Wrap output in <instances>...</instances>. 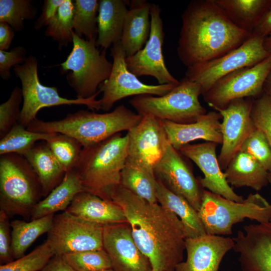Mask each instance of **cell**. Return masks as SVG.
Returning a JSON list of instances; mask_svg holds the SVG:
<instances>
[{"instance_id": "40", "label": "cell", "mask_w": 271, "mask_h": 271, "mask_svg": "<svg viewBox=\"0 0 271 271\" xmlns=\"http://www.w3.org/2000/svg\"><path fill=\"white\" fill-rule=\"evenodd\" d=\"M239 151L251 155L267 172H271V147L260 130L256 128L245 140Z\"/></svg>"}, {"instance_id": "5", "label": "cell", "mask_w": 271, "mask_h": 271, "mask_svg": "<svg viewBox=\"0 0 271 271\" xmlns=\"http://www.w3.org/2000/svg\"><path fill=\"white\" fill-rule=\"evenodd\" d=\"M43 197L39 179L24 156L8 154L0 157V209L9 217L28 219Z\"/></svg>"}, {"instance_id": "28", "label": "cell", "mask_w": 271, "mask_h": 271, "mask_svg": "<svg viewBox=\"0 0 271 271\" xmlns=\"http://www.w3.org/2000/svg\"><path fill=\"white\" fill-rule=\"evenodd\" d=\"M82 191V184L75 170L66 172L62 182L34 206L30 220L65 211L74 197Z\"/></svg>"}, {"instance_id": "20", "label": "cell", "mask_w": 271, "mask_h": 271, "mask_svg": "<svg viewBox=\"0 0 271 271\" xmlns=\"http://www.w3.org/2000/svg\"><path fill=\"white\" fill-rule=\"evenodd\" d=\"M218 144L206 142L202 144H188L178 150L193 161L204 175L198 180L202 188L213 193L236 202H242L243 197L236 194L227 183L216 155Z\"/></svg>"}, {"instance_id": "11", "label": "cell", "mask_w": 271, "mask_h": 271, "mask_svg": "<svg viewBox=\"0 0 271 271\" xmlns=\"http://www.w3.org/2000/svg\"><path fill=\"white\" fill-rule=\"evenodd\" d=\"M271 71V54L257 64L234 71L222 77L202 94L209 106L226 108L232 100L255 98L263 92L264 82Z\"/></svg>"}, {"instance_id": "24", "label": "cell", "mask_w": 271, "mask_h": 271, "mask_svg": "<svg viewBox=\"0 0 271 271\" xmlns=\"http://www.w3.org/2000/svg\"><path fill=\"white\" fill-rule=\"evenodd\" d=\"M128 6L120 41L126 57L144 47L151 31V4L146 0H131Z\"/></svg>"}, {"instance_id": "52", "label": "cell", "mask_w": 271, "mask_h": 271, "mask_svg": "<svg viewBox=\"0 0 271 271\" xmlns=\"http://www.w3.org/2000/svg\"><path fill=\"white\" fill-rule=\"evenodd\" d=\"M99 271H114V270L112 268H110V269H104V270H99Z\"/></svg>"}, {"instance_id": "12", "label": "cell", "mask_w": 271, "mask_h": 271, "mask_svg": "<svg viewBox=\"0 0 271 271\" xmlns=\"http://www.w3.org/2000/svg\"><path fill=\"white\" fill-rule=\"evenodd\" d=\"M111 56L112 67L109 77L99 86L102 92L101 109L109 111L117 101L130 96H163L177 85H149L141 81L130 72L125 63V54L120 41L112 45Z\"/></svg>"}, {"instance_id": "49", "label": "cell", "mask_w": 271, "mask_h": 271, "mask_svg": "<svg viewBox=\"0 0 271 271\" xmlns=\"http://www.w3.org/2000/svg\"><path fill=\"white\" fill-rule=\"evenodd\" d=\"M263 92L271 99V71L268 74L263 86Z\"/></svg>"}, {"instance_id": "32", "label": "cell", "mask_w": 271, "mask_h": 271, "mask_svg": "<svg viewBox=\"0 0 271 271\" xmlns=\"http://www.w3.org/2000/svg\"><path fill=\"white\" fill-rule=\"evenodd\" d=\"M54 215L31 220L11 221L12 229L11 249L15 259L24 256L26 251L41 235L50 230Z\"/></svg>"}, {"instance_id": "48", "label": "cell", "mask_w": 271, "mask_h": 271, "mask_svg": "<svg viewBox=\"0 0 271 271\" xmlns=\"http://www.w3.org/2000/svg\"><path fill=\"white\" fill-rule=\"evenodd\" d=\"M251 33L264 38L271 33V6Z\"/></svg>"}, {"instance_id": "26", "label": "cell", "mask_w": 271, "mask_h": 271, "mask_svg": "<svg viewBox=\"0 0 271 271\" xmlns=\"http://www.w3.org/2000/svg\"><path fill=\"white\" fill-rule=\"evenodd\" d=\"M267 172L249 154L238 152L224 172L227 183L236 188L248 187L260 190L268 183Z\"/></svg>"}, {"instance_id": "27", "label": "cell", "mask_w": 271, "mask_h": 271, "mask_svg": "<svg viewBox=\"0 0 271 271\" xmlns=\"http://www.w3.org/2000/svg\"><path fill=\"white\" fill-rule=\"evenodd\" d=\"M24 156L37 175L45 197L62 182L66 171L46 141L37 143Z\"/></svg>"}, {"instance_id": "4", "label": "cell", "mask_w": 271, "mask_h": 271, "mask_svg": "<svg viewBox=\"0 0 271 271\" xmlns=\"http://www.w3.org/2000/svg\"><path fill=\"white\" fill-rule=\"evenodd\" d=\"M142 117L122 104L113 111L104 113L80 110L57 120L45 121L36 118L27 128L37 132L67 134L76 139L84 147L100 142L121 131L128 132Z\"/></svg>"}, {"instance_id": "31", "label": "cell", "mask_w": 271, "mask_h": 271, "mask_svg": "<svg viewBox=\"0 0 271 271\" xmlns=\"http://www.w3.org/2000/svg\"><path fill=\"white\" fill-rule=\"evenodd\" d=\"M157 179L154 169L127 159L120 185L151 203H157Z\"/></svg>"}, {"instance_id": "17", "label": "cell", "mask_w": 271, "mask_h": 271, "mask_svg": "<svg viewBox=\"0 0 271 271\" xmlns=\"http://www.w3.org/2000/svg\"><path fill=\"white\" fill-rule=\"evenodd\" d=\"M127 134V159L153 169L170 144L163 121L150 115H143Z\"/></svg>"}, {"instance_id": "13", "label": "cell", "mask_w": 271, "mask_h": 271, "mask_svg": "<svg viewBox=\"0 0 271 271\" xmlns=\"http://www.w3.org/2000/svg\"><path fill=\"white\" fill-rule=\"evenodd\" d=\"M103 228L64 211L54 215L47 240L56 255L100 249Z\"/></svg>"}, {"instance_id": "22", "label": "cell", "mask_w": 271, "mask_h": 271, "mask_svg": "<svg viewBox=\"0 0 271 271\" xmlns=\"http://www.w3.org/2000/svg\"><path fill=\"white\" fill-rule=\"evenodd\" d=\"M220 119L221 114L214 110L206 113L193 122L178 123L164 120L163 123L169 144L178 150L198 140L221 144Z\"/></svg>"}, {"instance_id": "19", "label": "cell", "mask_w": 271, "mask_h": 271, "mask_svg": "<svg viewBox=\"0 0 271 271\" xmlns=\"http://www.w3.org/2000/svg\"><path fill=\"white\" fill-rule=\"evenodd\" d=\"M243 230L233 238L242 271H271V222L246 225Z\"/></svg>"}, {"instance_id": "47", "label": "cell", "mask_w": 271, "mask_h": 271, "mask_svg": "<svg viewBox=\"0 0 271 271\" xmlns=\"http://www.w3.org/2000/svg\"><path fill=\"white\" fill-rule=\"evenodd\" d=\"M41 271H76L61 255L53 256Z\"/></svg>"}, {"instance_id": "18", "label": "cell", "mask_w": 271, "mask_h": 271, "mask_svg": "<svg viewBox=\"0 0 271 271\" xmlns=\"http://www.w3.org/2000/svg\"><path fill=\"white\" fill-rule=\"evenodd\" d=\"M103 248L114 271H152L150 260L135 243L127 222L103 227Z\"/></svg>"}, {"instance_id": "25", "label": "cell", "mask_w": 271, "mask_h": 271, "mask_svg": "<svg viewBox=\"0 0 271 271\" xmlns=\"http://www.w3.org/2000/svg\"><path fill=\"white\" fill-rule=\"evenodd\" d=\"M129 1L100 0L97 17L96 46L106 50L119 42Z\"/></svg>"}, {"instance_id": "7", "label": "cell", "mask_w": 271, "mask_h": 271, "mask_svg": "<svg viewBox=\"0 0 271 271\" xmlns=\"http://www.w3.org/2000/svg\"><path fill=\"white\" fill-rule=\"evenodd\" d=\"M73 48L66 60L60 64L62 73L69 71L66 79L77 98H88L110 74L112 63L106 57V50H99L96 41H88L72 32Z\"/></svg>"}, {"instance_id": "29", "label": "cell", "mask_w": 271, "mask_h": 271, "mask_svg": "<svg viewBox=\"0 0 271 271\" xmlns=\"http://www.w3.org/2000/svg\"><path fill=\"white\" fill-rule=\"evenodd\" d=\"M157 179V202L180 219L186 238L196 237L206 234L198 211L184 198L170 190L160 180Z\"/></svg>"}, {"instance_id": "3", "label": "cell", "mask_w": 271, "mask_h": 271, "mask_svg": "<svg viewBox=\"0 0 271 271\" xmlns=\"http://www.w3.org/2000/svg\"><path fill=\"white\" fill-rule=\"evenodd\" d=\"M128 136L120 132L83 147L74 168L83 191L112 201L128 157Z\"/></svg>"}, {"instance_id": "10", "label": "cell", "mask_w": 271, "mask_h": 271, "mask_svg": "<svg viewBox=\"0 0 271 271\" xmlns=\"http://www.w3.org/2000/svg\"><path fill=\"white\" fill-rule=\"evenodd\" d=\"M264 37L251 33L240 46L210 61L187 67L185 77L198 84L202 95L218 80L238 69L250 67L268 57L264 47Z\"/></svg>"}, {"instance_id": "33", "label": "cell", "mask_w": 271, "mask_h": 271, "mask_svg": "<svg viewBox=\"0 0 271 271\" xmlns=\"http://www.w3.org/2000/svg\"><path fill=\"white\" fill-rule=\"evenodd\" d=\"M56 133L29 130L18 122L0 141V155L16 154L24 156L40 141H48Z\"/></svg>"}, {"instance_id": "42", "label": "cell", "mask_w": 271, "mask_h": 271, "mask_svg": "<svg viewBox=\"0 0 271 271\" xmlns=\"http://www.w3.org/2000/svg\"><path fill=\"white\" fill-rule=\"evenodd\" d=\"M251 117L255 127L263 133L271 147V99L264 92L253 98Z\"/></svg>"}, {"instance_id": "14", "label": "cell", "mask_w": 271, "mask_h": 271, "mask_svg": "<svg viewBox=\"0 0 271 271\" xmlns=\"http://www.w3.org/2000/svg\"><path fill=\"white\" fill-rule=\"evenodd\" d=\"M161 12L159 5L151 4L149 38L141 50L125 58V63L128 70L138 77L150 76L155 78L159 84L178 85L180 81L169 71L164 61V32Z\"/></svg>"}, {"instance_id": "50", "label": "cell", "mask_w": 271, "mask_h": 271, "mask_svg": "<svg viewBox=\"0 0 271 271\" xmlns=\"http://www.w3.org/2000/svg\"><path fill=\"white\" fill-rule=\"evenodd\" d=\"M263 44L265 50L271 54V33L264 38Z\"/></svg>"}, {"instance_id": "1", "label": "cell", "mask_w": 271, "mask_h": 271, "mask_svg": "<svg viewBox=\"0 0 271 271\" xmlns=\"http://www.w3.org/2000/svg\"><path fill=\"white\" fill-rule=\"evenodd\" d=\"M112 200L122 209L134 241L150 260L152 271H174L185 250L180 219L158 202H149L120 185Z\"/></svg>"}, {"instance_id": "15", "label": "cell", "mask_w": 271, "mask_h": 271, "mask_svg": "<svg viewBox=\"0 0 271 271\" xmlns=\"http://www.w3.org/2000/svg\"><path fill=\"white\" fill-rule=\"evenodd\" d=\"M253 98L232 100L224 109H216L222 116V146L218 157L219 165L225 170L245 140L256 127L251 117Z\"/></svg>"}, {"instance_id": "37", "label": "cell", "mask_w": 271, "mask_h": 271, "mask_svg": "<svg viewBox=\"0 0 271 271\" xmlns=\"http://www.w3.org/2000/svg\"><path fill=\"white\" fill-rule=\"evenodd\" d=\"M36 13L29 0L0 1V22L8 23L15 31H22L24 21L34 19Z\"/></svg>"}, {"instance_id": "2", "label": "cell", "mask_w": 271, "mask_h": 271, "mask_svg": "<svg viewBox=\"0 0 271 271\" xmlns=\"http://www.w3.org/2000/svg\"><path fill=\"white\" fill-rule=\"evenodd\" d=\"M181 19L177 51L187 67L228 53L251 34L233 24L214 0L191 1Z\"/></svg>"}, {"instance_id": "43", "label": "cell", "mask_w": 271, "mask_h": 271, "mask_svg": "<svg viewBox=\"0 0 271 271\" xmlns=\"http://www.w3.org/2000/svg\"><path fill=\"white\" fill-rule=\"evenodd\" d=\"M9 217L0 209V264L4 265L15 260L12 249V229Z\"/></svg>"}, {"instance_id": "46", "label": "cell", "mask_w": 271, "mask_h": 271, "mask_svg": "<svg viewBox=\"0 0 271 271\" xmlns=\"http://www.w3.org/2000/svg\"><path fill=\"white\" fill-rule=\"evenodd\" d=\"M15 36L14 30L7 23L0 22V50H8Z\"/></svg>"}, {"instance_id": "38", "label": "cell", "mask_w": 271, "mask_h": 271, "mask_svg": "<svg viewBox=\"0 0 271 271\" xmlns=\"http://www.w3.org/2000/svg\"><path fill=\"white\" fill-rule=\"evenodd\" d=\"M55 252L47 240L32 251L0 265V271H41L47 265Z\"/></svg>"}, {"instance_id": "9", "label": "cell", "mask_w": 271, "mask_h": 271, "mask_svg": "<svg viewBox=\"0 0 271 271\" xmlns=\"http://www.w3.org/2000/svg\"><path fill=\"white\" fill-rule=\"evenodd\" d=\"M22 84L23 104L18 123L25 127L35 119L40 109L44 107L63 105H84L94 111L101 109L100 99H96L101 93L98 91L88 98L68 99L61 97L56 87L43 85L38 73V61L33 56L28 57L25 62L13 68Z\"/></svg>"}, {"instance_id": "44", "label": "cell", "mask_w": 271, "mask_h": 271, "mask_svg": "<svg viewBox=\"0 0 271 271\" xmlns=\"http://www.w3.org/2000/svg\"><path fill=\"white\" fill-rule=\"evenodd\" d=\"M26 50L23 46H17L10 51L0 50V76L8 80L11 77V69L23 64L26 59Z\"/></svg>"}, {"instance_id": "8", "label": "cell", "mask_w": 271, "mask_h": 271, "mask_svg": "<svg viewBox=\"0 0 271 271\" xmlns=\"http://www.w3.org/2000/svg\"><path fill=\"white\" fill-rule=\"evenodd\" d=\"M200 95V85L185 76L165 95L136 96L129 103L141 116L150 115L162 121L189 123L207 113L199 100Z\"/></svg>"}, {"instance_id": "45", "label": "cell", "mask_w": 271, "mask_h": 271, "mask_svg": "<svg viewBox=\"0 0 271 271\" xmlns=\"http://www.w3.org/2000/svg\"><path fill=\"white\" fill-rule=\"evenodd\" d=\"M64 1V0H45L42 7V13L35 23V29L40 30L45 26L47 27Z\"/></svg>"}, {"instance_id": "16", "label": "cell", "mask_w": 271, "mask_h": 271, "mask_svg": "<svg viewBox=\"0 0 271 271\" xmlns=\"http://www.w3.org/2000/svg\"><path fill=\"white\" fill-rule=\"evenodd\" d=\"M154 171L157 179L168 189L184 198L199 211L204 189L178 150L169 144Z\"/></svg>"}, {"instance_id": "23", "label": "cell", "mask_w": 271, "mask_h": 271, "mask_svg": "<svg viewBox=\"0 0 271 271\" xmlns=\"http://www.w3.org/2000/svg\"><path fill=\"white\" fill-rule=\"evenodd\" d=\"M65 211L103 227L127 222L120 206L85 191L78 193Z\"/></svg>"}, {"instance_id": "21", "label": "cell", "mask_w": 271, "mask_h": 271, "mask_svg": "<svg viewBox=\"0 0 271 271\" xmlns=\"http://www.w3.org/2000/svg\"><path fill=\"white\" fill-rule=\"evenodd\" d=\"M234 246L233 238L205 234L186 238V259L177 265L174 271H218L225 255Z\"/></svg>"}, {"instance_id": "39", "label": "cell", "mask_w": 271, "mask_h": 271, "mask_svg": "<svg viewBox=\"0 0 271 271\" xmlns=\"http://www.w3.org/2000/svg\"><path fill=\"white\" fill-rule=\"evenodd\" d=\"M61 256L76 271H99L112 268L110 258L103 248Z\"/></svg>"}, {"instance_id": "35", "label": "cell", "mask_w": 271, "mask_h": 271, "mask_svg": "<svg viewBox=\"0 0 271 271\" xmlns=\"http://www.w3.org/2000/svg\"><path fill=\"white\" fill-rule=\"evenodd\" d=\"M74 12V2L71 0H64L45 32V36L57 41L61 47H67L73 41Z\"/></svg>"}, {"instance_id": "41", "label": "cell", "mask_w": 271, "mask_h": 271, "mask_svg": "<svg viewBox=\"0 0 271 271\" xmlns=\"http://www.w3.org/2000/svg\"><path fill=\"white\" fill-rule=\"evenodd\" d=\"M23 100L22 89L15 87L9 99L0 105V139L7 134L18 122Z\"/></svg>"}, {"instance_id": "6", "label": "cell", "mask_w": 271, "mask_h": 271, "mask_svg": "<svg viewBox=\"0 0 271 271\" xmlns=\"http://www.w3.org/2000/svg\"><path fill=\"white\" fill-rule=\"evenodd\" d=\"M198 212L206 233L229 235L233 226L245 218L258 223L270 222L271 204L258 193H250L239 202L204 189Z\"/></svg>"}, {"instance_id": "51", "label": "cell", "mask_w": 271, "mask_h": 271, "mask_svg": "<svg viewBox=\"0 0 271 271\" xmlns=\"http://www.w3.org/2000/svg\"><path fill=\"white\" fill-rule=\"evenodd\" d=\"M268 183L270 184L271 185V172H269L268 173ZM270 222H271V220H270Z\"/></svg>"}, {"instance_id": "30", "label": "cell", "mask_w": 271, "mask_h": 271, "mask_svg": "<svg viewBox=\"0 0 271 271\" xmlns=\"http://www.w3.org/2000/svg\"><path fill=\"white\" fill-rule=\"evenodd\" d=\"M230 21L251 33L269 10L271 0H214Z\"/></svg>"}, {"instance_id": "36", "label": "cell", "mask_w": 271, "mask_h": 271, "mask_svg": "<svg viewBox=\"0 0 271 271\" xmlns=\"http://www.w3.org/2000/svg\"><path fill=\"white\" fill-rule=\"evenodd\" d=\"M46 142L66 172L74 169L83 148L78 141L67 134L56 133L53 138Z\"/></svg>"}, {"instance_id": "34", "label": "cell", "mask_w": 271, "mask_h": 271, "mask_svg": "<svg viewBox=\"0 0 271 271\" xmlns=\"http://www.w3.org/2000/svg\"><path fill=\"white\" fill-rule=\"evenodd\" d=\"M73 20V29L79 37L84 36L88 41H96L98 36L97 17L99 1L76 0Z\"/></svg>"}]
</instances>
